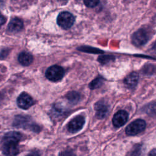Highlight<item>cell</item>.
Returning a JSON list of instances; mask_svg holds the SVG:
<instances>
[{"label": "cell", "instance_id": "obj_5", "mask_svg": "<svg viewBox=\"0 0 156 156\" xmlns=\"http://www.w3.org/2000/svg\"><path fill=\"white\" fill-rule=\"evenodd\" d=\"M45 74L49 80L56 82L62 79L64 76V70L60 66L53 65L48 68Z\"/></svg>", "mask_w": 156, "mask_h": 156}, {"label": "cell", "instance_id": "obj_1", "mask_svg": "<svg viewBox=\"0 0 156 156\" xmlns=\"http://www.w3.org/2000/svg\"><path fill=\"white\" fill-rule=\"evenodd\" d=\"M22 135L18 132H10L3 137L2 149L5 156H16L19 152L18 143Z\"/></svg>", "mask_w": 156, "mask_h": 156}, {"label": "cell", "instance_id": "obj_3", "mask_svg": "<svg viewBox=\"0 0 156 156\" xmlns=\"http://www.w3.org/2000/svg\"><path fill=\"white\" fill-rule=\"evenodd\" d=\"M75 21L74 16L68 12H61L57 16V22L59 26L64 29L70 28Z\"/></svg>", "mask_w": 156, "mask_h": 156}, {"label": "cell", "instance_id": "obj_20", "mask_svg": "<svg viewBox=\"0 0 156 156\" xmlns=\"http://www.w3.org/2000/svg\"><path fill=\"white\" fill-rule=\"evenodd\" d=\"M5 23V17L0 13V27Z\"/></svg>", "mask_w": 156, "mask_h": 156}, {"label": "cell", "instance_id": "obj_12", "mask_svg": "<svg viewBox=\"0 0 156 156\" xmlns=\"http://www.w3.org/2000/svg\"><path fill=\"white\" fill-rule=\"evenodd\" d=\"M23 27V21L18 18H13L8 25V29L12 32H18Z\"/></svg>", "mask_w": 156, "mask_h": 156}, {"label": "cell", "instance_id": "obj_11", "mask_svg": "<svg viewBox=\"0 0 156 156\" xmlns=\"http://www.w3.org/2000/svg\"><path fill=\"white\" fill-rule=\"evenodd\" d=\"M138 79H139L138 74L136 73L133 72V73H131L125 77L124 80V82L127 87L130 88H133L137 85Z\"/></svg>", "mask_w": 156, "mask_h": 156}, {"label": "cell", "instance_id": "obj_9", "mask_svg": "<svg viewBox=\"0 0 156 156\" xmlns=\"http://www.w3.org/2000/svg\"><path fill=\"white\" fill-rule=\"evenodd\" d=\"M129 115L125 110H119L113 116L112 122L116 127L122 126L127 121Z\"/></svg>", "mask_w": 156, "mask_h": 156}, {"label": "cell", "instance_id": "obj_23", "mask_svg": "<svg viewBox=\"0 0 156 156\" xmlns=\"http://www.w3.org/2000/svg\"><path fill=\"white\" fill-rule=\"evenodd\" d=\"M62 156H72V155L69 153H65L62 155Z\"/></svg>", "mask_w": 156, "mask_h": 156}, {"label": "cell", "instance_id": "obj_13", "mask_svg": "<svg viewBox=\"0 0 156 156\" xmlns=\"http://www.w3.org/2000/svg\"><path fill=\"white\" fill-rule=\"evenodd\" d=\"M19 62L24 66H28L33 61L32 55L27 52H22L18 55Z\"/></svg>", "mask_w": 156, "mask_h": 156}, {"label": "cell", "instance_id": "obj_7", "mask_svg": "<svg viewBox=\"0 0 156 156\" xmlns=\"http://www.w3.org/2000/svg\"><path fill=\"white\" fill-rule=\"evenodd\" d=\"M85 123V119L82 116L79 115L73 118L68 125V130L71 133H76L79 131Z\"/></svg>", "mask_w": 156, "mask_h": 156}, {"label": "cell", "instance_id": "obj_17", "mask_svg": "<svg viewBox=\"0 0 156 156\" xmlns=\"http://www.w3.org/2000/svg\"><path fill=\"white\" fill-rule=\"evenodd\" d=\"M113 59H114V57L111 55H103V56H101L98 58L99 62L103 64L107 63Z\"/></svg>", "mask_w": 156, "mask_h": 156}, {"label": "cell", "instance_id": "obj_14", "mask_svg": "<svg viewBox=\"0 0 156 156\" xmlns=\"http://www.w3.org/2000/svg\"><path fill=\"white\" fill-rule=\"evenodd\" d=\"M144 152L143 146L141 144H136L133 146L129 156H143Z\"/></svg>", "mask_w": 156, "mask_h": 156}, {"label": "cell", "instance_id": "obj_15", "mask_svg": "<svg viewBox=\"0 0 156 156\" xmlns=\"http://www.w3.org/2000/svg\"><path fill=\"white\" fill-rule=\"evenodd\" d=\"M66 97H67V99L69 100V101H70L71 103L74 104L79 101L80 96L77 92L71 91L67 94Z\"/></svg>", "mask_w": 156, "mask_h": 156}, {"label": "cell", "instance_id": "obj_18", "mask_svg": "<svg viewBox=\"0 0 156 156\" xmlns=\"http://www.w3.org/2000/svg\"><path fill=\"white\" fill-rule=\"evenodd\" d=\"M85 5L88 7H94L99 2V0H83Z\"/></svg>", "mask_w": 156, "mask_h": 156}, {"label": "cell", "instance_id": "obj_6", "mask_svg": "<svg viewBox=\"0 0 156 156\" xmlns=\"http://www.w3.org/2000/svg\"><path fill=\"white\" fill-rule=\"evenodd\" d=\"M148 40V33L144 29H139L133 34L132 37L133 44L136 46L144 45L147 43Z\"/></svg>", "mask_w": 156, "mask_h": 156}, {"label": "cell", "instance_id": "obj_8", "mask_svg": "<svg viewBox=\"0 0 156 156\" xmlns=\"http://www.w3.org/2000/svg\"><path fill=\"white\" fill-rule=\"evenodd\" d=\"M17 104L19 107L26 110L34 104V101L29 94L22 93L17 99Z\"/></svg>", "mask_w": 156, "mask_h": 156}, {"label": "cell", "instance_id": "obj_4", "mask_svg": "<svg viewBox=\"0 0 156 156\" xmlns=\"http://www.w3.org/2000/svg\"><path fill=\"white\" fill-rule=\"evenodd\" d=\"M146 127V122L143 119H136L129 125L126 129V133L128 135H136L142 132Z\"/></svg>", "mask_w": 156, "mask_h": 156}, {"label": "cell", "instance_id": "obj_10", "mask_svg": "<svg viewBox=\"0 0 156 156\" xmlns=\"http://www.w3.org/2000/svg\"><path fill=\"white\" fill-rule=\"evenodd\" d=\"M94 108L96 116L99 119L104 118L108 111V105L104 101L98 102L94 105Z\"/></svg>", "mask_w": 156, "mask_h": 156}, {"label": "cell", "instance_id": "obj_22", "mask_svg": "<svg viewBox=\"0 0 156 156\" xmlns=\"http://www.w3.org/2000/svg\"><path fill=\"white\" fill-rule=\"evenodd\" d=\"M149 156H156V149H152L149 154Z\"/></svg>", "mask_w": 156, "mask_h": 156}, {"label": "cell", "instance_id": "obj_16", "mask_svg": "<svg viewBox=\"0 0 156 156\" xmlns=\"http://www.w3.org/2000/svg\"><path fill=\"white\" fill-rule=\"evenodd\" d=\"M103 80H104L101 77H97L90 83V88L91 89H94L99 87L102 85Z\"/></svg>", "mask_w": 156, "mask_h": 156}, {"label": "cell", "instance_id": "obj_19", "mask_svg": "<svg viewBox=\"0 0 156 156\" xmlns=\"http://www.w3.org/2000/svg\"><path fill=\"white\" fill-rule=\"evenodd\" d=\"M80 50L83 51H86V52H93V53H99V52H102L101 51L98 49H94V48H87V47H84L83 49L81 48Z\"/></svg>", "mask_w": 156, "mask_h": 156}, {"label": "cell", "instance_id": "obj_2", "mask_svg": "<svg viewBox=\"0 0 156 156\" xmlns=\"http://www.w3.org/2000/svg\"><path fill=\"white\" fill-rule=\"evenodd\" d=\"M13 126L16 127L30 129L35 132L39 130V127L32 123L30 118L27 116H16L13 121Z\"/></svg>", "mask_w": 156, "mask_h": 156}, {"label": "cell", "instance_id": "obj_21", "mask_svg": "<svg viewBox=\"0 0 156 156\" xmlns=\"http://www.w3.org/2000/svg\"><path fill=\"white\" fill-rule=\"evenodd\" d=\"M26 156H40V154L38 151H33L27 154Z\"/></svg>", "mask_w": 156, "mask_h": 156}]
</instances>
